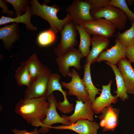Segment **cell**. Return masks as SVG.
I'll use <instances>...</instances> for the list:
<instances>
[{
	"mask_svg": "<svg viewBox=\"0 0 134 134\" xmlns=\"http://www.w3.org/2000/svg\"><path fill=\"white\" fill-rule=\"evenodd\" d=\"M47 100L45 97L21 99L15 106V112L32 126L41 127L50 106V103Z\"/></svg>",
	"mask_w": 134,
	"mask_h": 134,
	"instance_id": "1",
	"label": "cell"
},
{
	"mask_svg": "<svg viewBox=\"0 0 134 134\" xmlns=\"http://www.w3.org/2000/svg\"><path fill=\"white\" fill-rule=\"evenodd\" d=\"M30 4L32 15L38 16L47 21L50 26V29L56 34L61 32L64 26L71 21L70 16L68 14L63 19L58 18L57 13L60 8L58 5L41 4L37 0H31Z\"/></svg>",
	"mask_w": 134,
	"mask_h": 134,
	"instance_id": "2",
	"label": "cell"
},
{
	"mask_svg": "<svg viewBox=\"0 0 134 134\" xmlns=\"http://www.w3.org/2000/svg\"><path fill=\"white\" fill-rule=\"evenodd\" d=\"M93 19L104 18L111 22L116 28L121 30L125 28L127 16L119 8L108 5L104 7L91 11Z\"/></svg>",
	"mask_w": 134,
	"mask_h": 134,
	"instance_id": "3",
	"label": "cell"
},
{
	"mask_svg": "<svg viewBox=\"0 0 134 134\" xmlns=\"http://www.w3.org/2000/svg\"><path fill=\"white\" fill-rule=\"evenodd\" d=\"M52 74L50 70L45 66L39 74L27 87L25 91L24 98L33 99L46 97L49 80Z\"/></svg>",
	"mask_w": 134,
	"mask_h": 134,
	"instance_id": "4",
	"label": "cell"
},
{
	"mask_svg": "<svg viewBox=\"0 0 134 134\" xmlns=\"http://www.w3.org/2000/svg\"><path fill=\"white\" fill-rule=\"evenodd\" d=\"M75 25L70 21L61 32L60 42L54 50L57 57L68 52L78 45V34Z\"/></svg>",
	"mask_w": 134,
	"mask_h": 134,
	"instance_id": "5",
	"label": "cell"
},
{
	"mask_svg": "<svg viewBox=\"0 0 134 134\" xmlns=\"http://www.w3.org/2000/svg\"><path fill=\"white\" fill-rule=\"evenodd\" d=\"M83 57L79 50L75 47L57 56L56 60L59 71L63 76L66 77L70 72V67H74L79 70L81 67L80 60Z\"/></svg>",
	"mask_w": 134,
	"mask_h": 134,
	"instance_id": "6",
	"label": "cell"
},
{
	"mask_svg": "<svg viewBox=\"0 0 134 134\" xmlns=\"http://www.w3.org/2000/svg\"><path fill=\"white\" fill-rule=\"evenodd\" d=\"M71 21L75 25L93 19L91 14V5L87 0H74L66 10Z\"/></svg>",
	"mask_w": 134,
	"mask_h": 134,
	"instance_id": "7",
	"label": "cell"
},
{
	"mask_svg": "<svg viewBox=\"0 0 134 134\" xmlns=\"http://www.w3.org/2000/svg\"><path fill=\"white\" fill-rule=\"evenodd\" d=\"M47 100L50 103L46 117L42 122L41 128L39 130L40 133L44 134L48 133L51 128L53 124L62 123L63 125H69V121L60 116L58 114L56 108L58 103L53 93L46 97Z\"/></svg>",
	"mask_w": 134,
	"mask_h": 134,
	"instance_id": "8",
	"label": "cell"
},
{
	"mask_svg": "<svg viewBox=\"0 0 134 134\" xmlns=\"http://www.w3.org/2000/svg\"><path fill=\"white\" fill-rule=\"evenodd\" d=\"M82 25L90 35H97L107 38L113 35L116 29L111 22L104 19L87 21Z\"/></svg>",
	"mask_w": 134,
	"mask_h": 134,
	"instance_id": "9",
	"label": "cell"
},
{
	"mask_svg": "<svg viewBox=\"0 0 134 134\" xmlns=\"http://www.w3.org/2000/svg\"><path fill=\"white\" fill-rule=\"evenodd\" d=\"M68 76L71 78L70 82L63 81L61 83L63 87L68 90V95L76 96L78 100L82 101L84 102L89 100L88 95L82 79L75 69H73Z\"/></svg>",
	"mask_w": 134,
	"mask_h": 134,
	"instance_id": "10",
	"label": "cell"
},
{
	"mask_svg": "<svg viewBox=\"0 0 134 134\" xmlns=\"http://www.w3.org/2000/svg\"><path fill=\"white\" fill-rule=\"evenodd\" d=\"M112 82V80H110L107 85H103L100 96L91 103L92 108L94 113L100 114L105 108L117 102L118 98L116 96H113L111 92Z\"/></svg>",
	"mask_w": 134,
	"mask_h": 134,
	"instance_id": "11",
	"label": "cell"
},
{
	"mask_svg": "<svg viewBox=\"0 0 134 134\" xmlns=\"http://www.w3.org/2000/svg\"><path fill=\"white\" fill-rule=\"evenodd\" d=\"M76 104L73 113L69 116L62 115L61 117L69 121V125L80 120L93 121L94 113L92 108V103L91 101L88 100L85 102L76 100Z\"/></svg>",
	"mask_w": 134,
	"mask_h": 134,
	"instance_id": "12",
	"label": "cell"
},
{
	"mask_svg": "<svg viewBox=\"0 0 134 134\" xmlns=\"http://www.w3.org/2000/svg\"><path fill=\"white\" fill-rule=\"evenodd\" d=\"M115 42L114 46L102 52L95 62L99 63L106 61L116 65L121 59L125 58L127 48L123 45L117 38L115 39Z\"/></svg>",
	"mask_w": 134,
	"mask_h": 134,
	"instance_id": "13",
	"label": "cell"
},
{
	"mask_svg": "<svg viewBox=\"0 0 134 134\" xmlns=\"http://www.w3.org/2000/svg\"><path fill=\"white\" fill-rule=\"evenodd\" d=\"M119 109L110 105L104 108L101 114L98 116L100 120V126L102 128V132L114 131L119 123Z\"/></svg>",
	"mask_w": 134,
	"mask_h": 134,
	"instance_id": "14",
	"label": "cell"
},
{
	"mask_svg": "<svg viewBox=\"0 0 134 134\" xmlns=\"http://www.w3.org/2000/svg\"><path fill=\"white\" fill-rule=\"evenodd\" d=\"M99 128L98 123L88 120H80L71 125L52 127L51 128L57 130H68L79 134H98Z\"/></svg>",
	"mask_w": 134,
	"mask_h": 134,
	"instance_id": "15",
	"label": "cell"
},
{
	"mask_svg": "<svg viewBox=\"0 0 134 134\" xmlns=\"http://www.w3.org/2000/svg\"><path fill=\"white\" fill-rule=\"evenodd\" d=\"M20 35L18 23L5 25L0 29V39L7 49H11L13 44L19 39Z\"/></svg>",
	"mask_w": 134,
	"mask_h": 134,
	"instance_id": "16",
	"label": "cell"
},
{
	"mask_svg": "<svg viewBox=\"0 0 134 134\" xmlns=\"http://www.w3.org/2000/svg\"><path fill=\"white\" fill-rule=\"evenodd\" d=\"M131 62L125 58L118 63V68L125 82L128 94L134 95V69Z\"/></svg>",
	"mask_w": 134,
	"mask_h": 134,
	"instance_id": "17",
	"label": "cell"
},
{
	"mask_svg": "<svg viewBox=\"0 0 134 134\" xmlns=\"http://www.w3.org/2000/svg\"><path fill=\"white\" fill-rule=\"evenodd\" d=\"M110 41L108 38L97 35H94L92 37V48L86 57V63H93L100 54L104 50L107 48Z\"/></svg>",
	"mask_w": 134,
	"mask_h": 134,
	"instance_id": "18",
	"label": "cell"
},
{
	"mask_svg": "<svg viewBox=\"0 0 134 134\" xmlns=\"http://www.w3.org/2000/svg\"><path fill=\"white\" fill-rule=\"evenodd\" d=\"M32 15L31 7L28 5L25 12L21 15L18 16L14 18L2 15L0 19V25L12 22L18 24L22 23L26 25V29L28 30L36 31L37 30V28L34 26L31 22V18Z\"/></svg>",
	"mask_w": 134,
	"mask_h": 134,
	"instance_id": "19",
	"label": "cell"
},
{
	"mask_svg": "<svg viewBox=\"0 0 134 134\" xmlns=\"http://www.w3.org/2000/svg\"><path fill=\"white\" fill-rule=\"evenodd\" d=\"M60 76L58 74L56 73L52 74L50 77L48 83L46 97L53 93L54 91H59L63 95L64 100L62 102L60 101L58 103V105L61 106H70L72 104L70 103L67 100V92L63 91L62 89V86L60 82Z\"/></svg>",
	"mask_w": 134,
	"mask_h": 134,
	"instance_id": "20",
	"label": "cell"
},
{
	"mask_svg": "<svg viewBox=\"0 0 134 134\" xmlns=\"http://www.w3.org/2000/svg\"><path fill=\"white\" fill-rule=\"evenodd\" d=\"M90 62L86 63L84 66L83 77L82 79L84 85L88 94L89 100L92 103L95 99L97 94H100L101 90L96 88L92 81L90 73Z\"/></svg>",
	"mask_w": 134,
	"mask_h": 134,
	"instance_id": "21",
	"label": "cell"
},
{
	"mask_svg": "<svg viewBox=\"0 0 134 134\" xmlns=\"http://www.w3.org/2000/svg\"><path fill=\"white\" fill-rule=\"evenodd\" d=\"M112 68L115 74L117 89L115 92L116 96L123 101H125L128 98L126 85L122 75L118 68L115 65L106 61L105 62Z\"/></svg>",
	"mask_w": 134,
	"mask_h": 134,
	"instance_id": "22",
	"label": "cell"
},
{
	"mask_svg": "<svg viewBox=\"0 0 134 134\" xmlns=\"http://www.w3.org/2000/svg\"><path fill=\"white\" fill-rule=\"evenodd\" d=\"M75 27L80 37L78 49L83 57H87L90 51V47L91 44L92 37L82 24L76 25Z\"/></svg>",
	"mask_w": 134,
	"mask_h": 134,
	"instance_id": "23",
	"label": "cell"
},
{
	"mask_svg": "<svg viewBox=\"0 0 134 134\" xmlns=\"http://www.w3.org/2000/svg\"><path fill=\"white\" fill-rule=\"evenodd\" d=\"M14 76L17 84L20 86L27 87L33 80L25 61L20 63L15 71Z\"/></svg>",
	"mask_w": 134,
	"mask_h": 134,
	"instance_id": "24",
	"label": "cell"
},
{
	"mask_svg": "<svg viewBox=\"0 0 134 134\" xmlns=\"http://www.w3.org/2000/svg\"><path fill=\"white\" fill-rule=\"evenodd\" d=\"M25 61L33 80L41 72L45 66L40 62L36 55L35 54Z\"/></svg>",
	"mask_w": 134,
	"mask_h": 134,
	"instance_id": "25",
	"label": "cell"
},
{
	"mask_svg": "<svg viewBox=\"0 0 134 134\" xmlns=\"http://www.w3.org/2000/svg\"><path fill=\"white\" fill-rule=\"evenodd\" d=\"M131 28L124 32L117 33V38L126 48L134 45V21L131 22Z\"/></svg>",
	"mask_w": 134,
	"mask_h": 134,
	"instance_id": "26",
	"label": "cell"
},
{
	"mask_svg": "<svg viewBox=\"0 0 134 134\" xmlns=\"http://www.w3.org/2000/svg\"><path fill=\"white\" fill-rule=\"evenodd\" d=\"M56 34L50 29L43 31L38 35L37 42L40 46H42L48 45L55 41Z\"/></svg>",
	"mask_w": 134,
	"mask_h": 134,
	"instance_id": "27",
	"label": "cell"
},
{
	"mask_svg": "<svg viewBox=\"0 0 134 134\" xmlns=\"http://www.w3.org/2000/svg\"><path fill=\"white\" fill-rule=\"evenodd\" d=\"M5 3H9L14 7L15 11V17L23 14L25 12L27 6L30 4V1L27 0H4Z\"/></svg>",
	"mask_w": 134,
	"mask_h": 134,
	"instance_id": "28",
	"label": "cell"
},
{
	"mask_svg": "<svg viewBox=\"0 0 134 134\" xmlns=\"http://www.w3.org/2000/svg\"><path fill=\"white\" fill-rule=\"evenodd\" d=\"M109 5L117 7L124 12L127 16V19L131 22L134 21V13L129 8L125 0H111Z\"/></svg>",
	"mask_w": 134,
	"mask_h": 134,
	"instance_id": "29",
	"label": "cell"
},
{
	"mask_svg": "<svg viewBox=\"0 0 134 134\" xmlns=\"http://www.w3.org/2000/svg\"><path fill=\"white\" fill-rule=\"evenodd\" d=\"M91 4V11L102 8L109 5L110 0H87Z\"/></svg>",
	"mask_w": 134,
	"mask_h": 134,
	"instance_id": "30",
	"label": "cell"
},
{
	"mask_svg": "<svg viewBox=\"0 0 134 134\" xmlns=\"http://www.w3.org/2000/svg\"><path fill=\"white\" fill-rule=\"evenodd\" d=\"M0 7L2 9L1 12L4 14H7L9 17L12 18L15 15V13L13 11L8 10V7L3 0H0Z\"/></svg>",
	"mask_w": 134,
	"mask_h": 134,
	"instance_id": "31",
	"label": "cell"
},
{
	"mask_svg": "<svg viewBox=\"0 0 134 134\" xmlns=\"http://www.w3.org/2000/svg\"><path fill=\"white\" fill-rule=\"evenodd\" d=\"M126 57L131 63H134V45L127 48Z\"/></svg>",
	"mask_w": 134,
	"mask_h": 134,
	"instance_id": "32",
	"label": "cell"
},
{
	"mask_svg": "<svg viewBox=\"0 0 134 134\" xmlns=\"http://www.w3.org/2000/svg\"><path fill=\"white\" fill-rule=\"evenodd\" d=\"M11 131L15 134H40V133L39 130L36 128L31 132H28L25 130H18L15 129H12Z\"/></svg>",
	"mask_w": 134,
	"mask_h": 134,
	"instance_id": "33",
	"label": "cell"
},
{
	"mask_svg": "<svg viewBox=\"0 0 134 134\" xmlns=\"http://www.w3.org/2000/svg\"><path fill=\"white\" fill-rule=\"evenodd\" d=\"M125 1L127 4L130 6L132 5L134 1V0H127Z\"/></svg>",
	"mask_w": 134,
	"mask_h": 134,
	"instance_id": "34",
	"label": "cell"
}]
</instances>
